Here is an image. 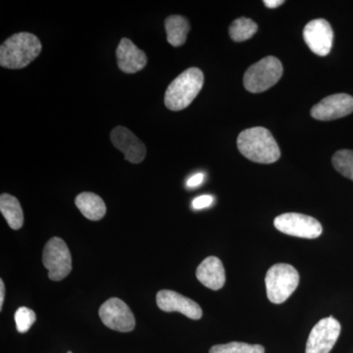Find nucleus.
<instances>
[{"mask_svg": "<svg viewBox=\"0 0 353 353\" xmlns=\"http://www.w3.org/2000/svg\"><path fill=\"white\" fill-rule=\"evenodd\" d=\"M238 148L250 161L271 164L281 157L277 141L269 130L262 127L250 128L239 134Z\"/></svg>", "mask_w": 353, "mask_h": 353, "instance_id": "f257e3e1", "label": "nucleus"}, {"mask_svg": "<svg viewBox=\"0 0 353 353\" xmlns=\"http://www.w3.org/2000/svg\"><path fill=\"white\" fill-rule=\"evenodd\" d=\"M41 41L30 32H19L7 39L0 48V65L7 69H22L41 52Z\"/></svg>", "mask_w": 353, "mask_h": 353, "instance_id": "f03ea898", "label": "nucleus"}, {"mask_svg": "<svg viewBox=\"0 0 353 353\" xmlns=\"http://www.w3.org/2000/svg\"><path fill=\"white\" fill-rule=\"evenodd\" d=\"M204 76L201 69L190 68L176 77L165 92V106L172 111L187 108L201 92Z\"/></svg>", "mask_w": 353, "mask_h": 353, "instance_id": "7ed1b4c3", "label": "nucleus"}, {"mask_svg": "<svg viewBox=\"0 0 353 353\" xmlns=\"http://www.w3.org/2000/svg\"><path fill=\"white\" fill-rule=\"evenodd\" d=\"M267 296L272 303H285L299 284V274L292 265L278 263L272 266L265 278Z\"/></svg>", "mask_w": 353, "mask_h": 353, "instance_id": "20e7f679", "label": "nucleus"}, {"mask_svg": "<svg viewBox=\"0 0 353 353\" xmlns=\"http://www.w3.org/2000/svg\"><path fill=\"white\" fill-rule=\"evenodd\" d=\"M283 75V66L280 60L267 57L246 70L243 85L246 90L259 94L275 85Z\"/></svg>", "mask_w": 353, "mask_h": 353, "instance_id": "39448f33", "label": "nucleus"}, {"mask_svg": "<svg viewBox=\"0 0 353 353\" xmlns=\"http://www.w3.org/2000/svg\"><path fill=\"white\" fill-rule=\"evenodd\" d=\"M43 263L48 270V278L59 282L72 271V257L68 246L60 238H52L46 243L43 252Z\"/></svg>", "mask_w": 353, "mask_h": 353, "instance_id": "423d86ee", "label": "nucleus"}, {"mask_svg": "<svg viewBox=\"0 0 353 353\" xmlns=\"http://www.w3.org/2000/svg\"><path fill=\"white\" fill-rule=\"evenodd\" d=\"M274 226L281 233L309 240L319 238L323 232L319 221L299 213H285L278 216L274 220Z\"/></svg>", "mask_w": 353, "mask_h": 353, "instance_id": "0eeeda50", "label": "nucleus"}, {"mask_svg": "<svg viewBox=\"0 0 353 353\" xmlns=\"http://www.w3.org/2000/svg\"><path fill=\"white\" fill-rule=\"evenodd\" d=\"M341 324L334 317L320 320L311 330L305 353H330L341 334Z\"/></svg>", "mask_w": 353, "mask_h": 353, "instance_id": "6e6552de", "label": "nucleus"}, {"mask_svg": "<svg viewBox=\"0 0 353 353\" xmlns=\"http://www.w3.org/2000/svg\"><path fill=\"white\" fill-rule=\"evenodd\" d=\"M102 323L114 331L128 333L136 327V319L131 309L117 297L109 299L99 308Z\"/></svg>", "mask_w": 353, "mask_h": 353, "instance_id": "1a4fd4ad", "label": "nucleus"}, {"mask_svg": "<svg viewBox=\"0 0 353 353\" xmlns=\"http://www.w3.org/2000/svg\"><path fill=\"white\" fill-rule=\"evenodd\" d=\"M303 39L313 53L319 57H327L333 46V29L327 20H312L304 28Z\"/></svg>", "mask_w": 353, "mask_h": 353, "instance_id": "9d476101", "label": "nucleus"}, {"mask_svg": "<svg viewBox=\"0 0 353 353\" xmlns=\"http://www.w3.org/2000/svg\"><path fill=\"white\" fill-rule=\"evenodd\" d=\"M352 112L353 97L347 94L330 95L311 109V116L319 121L340 119Z\"/></svg>", "mask_w": 353, "mask_h": 353, "instance_id": "9b49d317", "label": "nucleus"}, {"mask_svg": "<svg viewBox=\"0 0 353 353\" xmlns=\"http://www.w3.org/2000/svg\"><path fill=\"white\" fill-rule=\"evenodd\" d=\"M113 145L121 152L124 153L125 159L132 164H139L145 160L146 148L141 141L127 128L119 126L114 128L110 134Z\"/></svg>", "mask_w": 353, "mask_h": 353, "instance_id": "f8f14e48", "label": "nucleus"}, {"mask_svg": "<svg viewBox=\"0 0 353 353\" xmlns=\"http://www.w3.org/2000/svg\"><path fill=\"white\" fill-rule=\"evenodd\" d=\"M157 303L164 312H180L192 320H199L202 317V309L196 301L174 290H162L158 292Z\"/></svg>", "mask_w": 353, "mask_h": 353, "instance_id": "ddd939ff", "label": "nucleus"}, {"mask_svg": "<svg viewBox=\"0 0 353 353\" xmlns=\"http://www.w3.org/2000/svg\"><path fill=\"white\" fill-rule=\"evenodd\" d=\"M118 67L126 74H134L141 71L148 63L145 51L139 50L129 39H121L116 50Z\"/></svg>", "mask_w": 353, "mask_h": 353, "instance_id": "4468645a", "label": "nucleus"}, {"mask_svg": "<svg viewBox=\"0 0 353 353\" xmlns=\"http://www.w3.org/2000/svg\"><path fill=\"white\" fill-rule=\"evenodd\" d=\"M196 278L208 289L219 290L226 283V274L222 261L215 256L203 260L196 269Z\"/></svg>", "mask_w": 353, "mask_h": 353, "instance_id": "2eb2a0df", "label": "nucleus"}, {"mask_svg": "<svg viewBox=\"0 0 353 353\" xmlns=\"http://www.w3.org/2000/svg\"><path fill=\"white\" fill-rule=\"evenodd\" d=\"M75 203L81 213L88 220H101L106 214L103 199L94 192H82L76 197Z\"/></svg>", "mask_w": 353, "mask_h": 353, "instance_id": "dca6fc26", "label": "nucleus"}, {"mask_svg": "<svg viewBox=\"0 0 353 353\" xmlns=\"http://www.w3.org/2000/svg\"><path fill=\"white\" fill-rule=\"evenodd\" d=\"M165 30L167 32V41L172 46L178 48L187 41L190 26L189 21L183 16L172 15L165 20Z\"/></svg>", "mask_w": 353, "mask_h": 353, "instance_id": "f3484780", "label": "nucleus"}, {"mask_svg": "<svg viewBox=\"0 0 353 353\" xmlns=\"http://www.w3.org/2000/svg\"><path fill=\"white\" fill-rule=\"evenodd\" d=\"M0 211L11 229L19 230L22 228L24 224V213L19 201L15 196L8 194H1Z\"/></svg>", "mask_w": 353, "mask_h": 353, "instance_id": "a211bd4d", "label": "nucleus"}, {"mask_svg": "<svg viewBox=\"0 0 353 353\" xmlns=\"http://www.w3.org/2000/svg\"><path fill=\"white\" fill-rule=\"evenodd\" d=\"M259 27L256 23L248 18H239L230 26V37L236 43H243L252 39L256 34Z\"/></svg>", "mask_w": 353, "mask_h": 353, "instance_id": "6ab92c4d", "label": "nucleus"}, {"mask_svg": "<svg viewBox=\"0 0 353 353\" xmlns=\"http://www.w3.org/2000/svg\"><path fill=\"white\" fill-rule=\"evenodd\" d=\"M333 166L339 173L345 178L353 181V152L352 150H343L334 153Z\"/></svg>", "mask_w": 353, "mask_h": 353, "instance_id": "aec40b11", "label": "nucleus"}, {"mask_svg": "<svg viewBox=\"0 0 353 353\" xmlns=\"http://www.w3.org/2000/svg\"><path fill=\"white\" fill-rule=\"evenodd\" d=\"M209 353H265V348L260 345L233 341L226 345H214L210 348Z\"/></svg>", "mask_w": 353, "mask_h": 353, "instance_id": "412c9836", "label": "nucleus"}, {"mask_svg": "<svg viewBox=\"0 0 353 353\" xmlns=\"http://www.w3.org/2000/svg\"><path fill=\"white\" fill-rule=\"evenodd\" d=\"M36 313L32 309L28 307H20L15 313V322L17 326V331L21 334L27 333L34 323L36 322Z\"/></svg>", "mask_w": 353, "mask_h": 353, "instance_id": "4be33fe9", "label": "nucleus"}, {"mask_svg": "<svg viewBox=\"0 0 353 353\" xmlns=\"http://www.w3.org/2000/svg\"><path fill=\"white\" fill-rule=\"evenodd\" d=\"M213 201H214V199H213L212 196L204 194V196H199L194 199V201H192V208L196 209V210L209 208V206L212 204Z\"/></svg>", "mask_w": 353, "mask_h": 353, "instance_id": "5701e85b", "label": "nucleus"}, {"mask_svg": "<svg viewBox=\"0 0 353 353\" xmlns=\"http://www.w3.org/2000/svg\"><path fill=\"white\" fill-rule=\"evenodd\" d=\"M204 180V175L202 173H197L196 175L190 176L187 182L188 188H196L201 185Z\"/></svg>", "mask_w": 353, "mask_h": 353, "instance_id": "b1692460", "label": "nucleus"}, {"mask_svg": "<svg viewBox=\"0 0 353 353\" xmlns=\"http://www.w3.org/2000/svg\"><path fill=\"white\" fill-rule=\"evenodd\" d=\"M284 3V0H264L265 6L271 9L277 8V7L281 6Z\"/></svg>", "mask_w": 353, "mask_h": 353, "instance_id": "393cba45", "label": "nucleus"}, {"mask_svg": "<svg viewBox=\"0 0 353 353\" xmlns=\"http://www.w3.org/2000/svg\"><path fill=\"white\" fill-rule=\"evenodd\" d=\"M4 296H6V285L3 280H0V310L3 307Z\"/></svg>", "mask_w": 353, "mask_h": 353, "instance_id": "a878e982", "label": "nucleus"}, {"mask_svg": "<svg viewBox=\"0 0 353 353\" xmlns=\"http://www.w3.org/2000/svg\"><path fill=\"white\" fill-rule=\"evenodd\" d=\"M68 353H72L71 352H69Z\"/></svg>", "mask_w": 353, "mask_h": 353, "instance_id": "bb28decb", "label": "nucleus"}]
</instances>
